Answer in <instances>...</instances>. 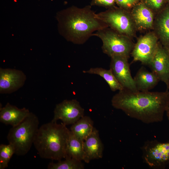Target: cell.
I'll return each mask as SVG.
<instances>
[{
    "instance_id": "23",
    "label": "cell",
    "mask_w": 169,
    "mask_h": 169,
    "mask_svg": "<svg viewBox=\"0 0 169 169\" xmlns=\"http://www.w3.org/2000/svg\"><path fill=\"white\" fill-rule=\"evenodd\" d=\"M144 3L151 9L158 10L163 7L165 0H144Z\"/></svg>"
},
{
    "instance_id": "14",
    "label": "cell",
    "mask_w": 169,
    "mask_h": 169,
    "mask_svg": "<svg viewBox=\"0 0 169 169\" xmlns=\"http://www.w3.org/2000/svg\"><path fill=\"white\" fill-rule=\"evenodd\" d=\"M30 113L25 107L19 109L8 103L4 107L0 108V121L14 126L21 122Z\"/></svg>"
},
{
    "instance_id": "21",
    "label": "cell",
    "mask_w": 169,
    "mask_h": 169,
    "mask_svg": "<svg viewBox=\"0 0 169 169\" xmlns=\"http://www.w3.org/2000/svg\"><path fill=\"white\" fill-rule=\"evenodd\" d=\"M64 161H58L56 163H50L48 165L49 169H83L84 164L81 161L66 157Z\"/></svg>"
},
{
    "instance_id": "15",
    "label": "cell",
    "mask_w": 169,
    "mask_h": 169,
    "mask_svg": "<svg viewBox=\"0 0 169 169\" xmlns=\"http://www.w3.org/2000/svg\"><path fill=\"white\" fill-rule=\"evenodd\" d=\"M131 15L138 28L147 29L151 28L154 22V15L151 9L144 3L136 4L133 8Z\"/></svg>"
},
{
    "instance_id": "16",
    "label": "cell",
    "mask_w": 169,
    "mask_h": 169,
    "mask_svg": "<svg viewBox=\"0 0 169 169\" xmlns=\"http://www.w3.org/2000/svg\"><path fill=\"white\" fill-rule=\"evenodd\" d=\"M137 89L138 91H148L154 88L160 80L153 72L142 67L133 78Z\"/></svg>"
},
{
    "instance_id": "22",
    "label": "cell",
    "mask_w": 169,
    "mask_h": 169,
    "mask_svg": "<svg viewBox=\"0 0 169 169\" xmlns=\"http://www.w3.org/2000/svg\"><path fill=\"white\" fill-rule=\"evenodd\" d=\"M15 149L11 144H2L0 145V169H4L8 166V163L13 154Z\"/></svg>"
},
{
    "instance_id": "26",
    "label": "cell",
    "mask_w": 169,
    "mask_h": 169,
    "mask_svg": "<svg viewBox=\"0 0 169 169\" xmlns=\"http://www.w3.org/2000/svg\"><path fill=\"white\" fill-rule=\"evenodd\" d=\"M166 112V115L168 118V119L169 120V106H168V108H167Z\"/></svg>"
},
{
    "instance_id": "19",
    "label": "cell",
    "mask_w": 169,
    "mask_h": 169,
    "mask_svg": "<svg viewBox=\"0 0 169 169\" xmlns=\"http://www.w3.org/2000/svg\"><path fill=\"white\" fill-rule=\"evenodd\" d=\"M83 142L84 141L75 136L70 131L67 144L65 157H68L79 161H83Z\"/></svg>"
},
{
    "instance_id": "8",
    "label": "cell",
    "mask_w": 169,
    "mask_h": 169,
    "mask_svg": "<svg viewBox=\"0 0 169 169\" xmlns=\"http://www.w3.org/2000/svg\"><path fill=\"white\" fill-rule=\"evenodd\" d=\"M84 115V110L75 99L64 100L56 105L52 121L61 120L65 125L73 124Z\"/></svg>"
},
{
    "instance_id": "4",
    "label": "cell",
    "mask_w": 169,
    "mask_h": 169,
    "mask_svg": "<svg viewBox=\"0 0 169 169\" xmlns=\"http://www.w3.org/2000/svg\"><path fill=\"white\" fill-rule=\"evenodd\" d=\"M39 124L37 116L30 112L21 122L10 129L7 139L14 147L15 154L22 156L28 153L33 144Z\"/></svg>"
},
{
    "instance_id": "12",
    "label": "cell",
    "mask_w": 169,
    "mask_h": 169,
    "mask_svg": "<svg viewBox=\"0 0 169 169\" xmlns=\"http://www.w3.org/2000/svg\"><path fill=\"white\" fill-rule=\"evenodd\" d=\"M151 71L169 89V56L167 50L158 43L156 52L149 65Z\"/></svg>"
},
{
    "instance_id": "2",
    "label": "cell",
    "mask_w": 169,
    "mask_h": 169,
    "mask_svg": "<svg viewBox=\"0 0 169 169\" xmlns=\"http://www.w3.org/2000/svg\"><path fill=\"white\" fill-rule=\"evenodd\" d=\"M59 31L68 41L76 44L84 43L94 32L108 27L97 16L90 6H73L57 16Z\"/></svg>"
},
{
    "instance_id": "24",
    "label": "cell",
    "mask_w": 169,
    "mask_h": 169,
    "mask_svg": "<svg viewBox=\"0 0 169 169\" xmlns=\"http://www.w3.org/2000/svg\"><path fill=\"white\" fill-rule=\"evenodd\" d=\"M139 0H116V3L121 8L128 9L135 6Z\"/></svg>"
},
{
    "instance_id": "5",
    "label": "cell",
    "mask_w": 169,
    "mask_h": 169,
    "mask_svg": "<svg viewBox=\"0 0 169 169\" xmlns=\"http://www.w3.org/2000/svg\"><path fill=\"white\" fill-rule=\"evenodd\" d=\"M108 27L98 30L92 35L101 40L103 52L110 57L118 56L128 59L134 45L128 37Z\"/></svg>"
},
{
    "instance_id": "17",
    "label": "cell",
    "mask_w": 169,
    "mask_h": 169,
    "mask_svg": "<svg viewBox=\"0 0 169 169\" xmlns=\"http://www.w3.org/2000/svg\"><path fill=\"white\" fill-rule=\"evenodd\" d=\"M156 29L162 45L169 46V5H167L160 13L156 22Z\"/></svg>"
},
{
    "instance_id": "28",
    "label": "cell",
    "mask_w": 169,
    "mask_h": 169,
    "mask_svg": "<svg viewBox=\"0 0 169 169\" xmlns=\"http://www.w3.org/2000/svg\"><path fill=\"white\" fill-rule=\"evenodd\" d=\"M166 2L169 5V0H165Z\"/></svg>"
},
{
    "instance_id": "13",
    "label": "cell",
    "mask_w": 169,
    "mask_h": 169,
    "mask_svg": "<svg viewBox=\"0 0 169 169\" xmlns=\"http://www.w3.org/2000/svg\"><path fill=\"white\" fill-rule=\"evenodd\" d=\"M84 157L85 162L101 158L103 156V145L99 137L98 131L94 128L91 134L84 141Z\"/></svg>"
},
{
    "instance_id": "25",
    "label": "cell",
    "mask_w": 169,
    "mask_h": 169,
    "mask_svg": "<svg viewBox=\"0 0 169 169\" xmlns=\"http://www.w3.org/2000/svg\"><path fill=\"white\" fill-rule=\"evenodd\" d=\"M116 3V0H93L91 5H96L104 7H110Z\"/></svg>"
},
{
    "instance_id": "6",
    "label": "cell",
    "mask_w": 169,
    "mask_h": 169,
    "mask_svg": "<svg viewBox=\"0 0 169 169\" xmlns=\"http://www.w3.org/2000/svg\"><path fill=\"white\" fill-rule=\"evenodd\" d=\"M108 26L128 37L132 36L135 25L131 15L121 8H113L96 14Z\"/></svg>"
},
{
    "instance_id": "10",
    "label": "cell",
    "mask_w": 169,
    "mask_h": 169,
    "mask_svg": "<svg viewBox=\"0 0 169 169\" xmlns=\"http://www.w3.org/2000/svg\"><path fill=\"white\" fill-rule=\"evenodd\" d=\"M111 58L110 69L119 82L125 89L138 91L131 75L128 59L118 56Z\"/></svg>"
},
{
    "instance_id": "1",
    "label": "cell",
    "mask_w": 169,
    "mask_h": 169,
    "mask_svg": "<svg viewBox=\"0 0 169 169\" xmlns=\"http://www.w3.org/2000/svg\"><path fill=\"white\" fill-rule=\"evenodd\" d=\"M114 108L132 118L149 124L161 121L169 106V91H119L111 99Z\"/></svg>"
},
{
    "instance_id": "20",
    "label": "cell",
    "mask_w": 169,
    "mask_h": 169,
    "mask_svg": "<svg viewBox=\"0 0 169 169\" xmlns=\"http://www.w3.org/2000/svg\"><path fill=\"white\" fill-rule=\"evenodd\" d=\"M83 72L100 76L106 81L112 91H120L124 89L110 69H107L101 67L91 68L88 70L83 71Z\"/></svg>"
},
{
    "instance_id": "3",
    "label": "cell",
    "mask_w": 169,
    "mask_h": 169,
    "mask_svg": "<svg viewBox=\"0 0 169 169\" xmlns=\"http://www.w3.org/2000/svg\"><path fill=\"white\" fill-rule=\"evenodd\" d=\"M70 133L63 123L51 121L39 128L33 145L41 158L59 161L66 157Z\"/></svg>"
},
{
    "instance_id": "7",
    "label": "cell",
    "mask_w": 169,
    "mask_h": 169,
    "mask_svg": "<svg viewBox=\"0 0 169 169\" xmlns=\"http://www.w3.org/2000/svg\"><path fill=\"white\" fill-rule=\"evenodd\" d=\"M158 43L157 37L153 33H149L141 37L131 52L133 61H140L143 64L149 65Z\"/></svg>"
},
{
    "instance_id": "27",
    "label": "cell",
    "mask_w": 169,
    "mask_h": 169,
    "mask_svg": "<svg viewBox=\"0 0 169 169\" xmlns=\"http://www.w3.org/2000/svg\"><path fill=\"white\" fill-rule=\"evenodd\" d=\"M165 47V48L167 50L168 55H169V46L167 47Z\"/></svg>"
},
{
    "instance_id": "18",
    "label": "cell",
    "mask_w": 169,
    "mask_h": 169,
    "mask_svg": "<svg viewBox=\"0 0 169 169\" xmlns=\"http://www.w3.org/2000/svg\"><path fill=\"white\" fill-rule=\"evenodd\" d=\"M94 122L89 116H84L72 125L70 131L76 137L84 141L92 133Z\"/></svg>"
},
{
    "instance_id": "9",
    "label": "cell",
    "mask_w": 169,
    "mask_h": 169,
    "mask_svg": "<svg viewBox=\"0 0 169 169\" xmlns=\"http://www.w3.org/2000/svg\"><path fill=\"white\" fill-rule=\"evenodd\" d=\"M142 150L143 160L151 167H158L169 161V142H147Z\"/></svg>"
},
{
    "instance_id": "11",
    "label": "cell",
    "mask_w": 169,
    "mask_h": 169,
    "mask_svg": "<svg viewBox=\"0 0 169 169\" xmlns=\"http://www.w3.org/2000/svg\"><path fill=\"white\" fill-rule=\"evenodd\" d=\"M26 79L22 71L9 68H0V93L9 94L22 87Z\"/></svg>"
}]
</instances>
